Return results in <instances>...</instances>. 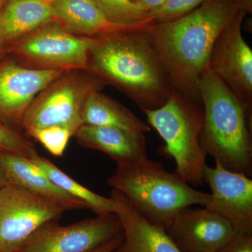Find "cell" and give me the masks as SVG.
I'll return each instance as SVG.
<instances>
[{
    "label": "cell",
    "mask_w": 252,
    "mask_h": 252,
    "mask_svg": "<svg viewBox=\"0 0 252 252\" xmlns=\"http://www.w3.org/2000/svg\"><path fill=\"white\" fill-rule=\"evenodd\" d=\"M8 182L6 180V177L3 173L2 170L0 168V188L4 187V185H7Z\"/></svg>",
    "instance_id": "obj_28"
},
{
    "label": "cell",
    "mask_w": 252,
    "mask_h": 252,
    "mask_svg": "<svg viewBox=\"0 0 252 252\" xmlns=\"http://www.w3.org/2000/svg\"><path fill=\"white\" fill-rule=\"evenodd\" d=\"M53 21L54 15L50 3L6 0L0 9V46H11Z\"/></svg>",
    "instance_id": "obj_17"
},
{
    "label": "cell",
    "mask_w": 252,
    "mask_h": 252,
    "mask_svg": "<svg viewBox=\"0 0 252 252\" xmlns=\"http://www.w3.org/2000/svg\"><path fill=\"white\" fill-rule=\"evenodd\" d=\"M203 179L212 191L204 207L228 220L235 232L252 233V179L217 161L215 167L204 166Z\"/></svg>",
    "instance_id": "obj_11"
},
{
    "label": "cell",
    "mask_w": 252,
    "mask_h": 252,
    "mask_svg": "<svg viewBox=\"0 0 252 252\" xmlns=\"http://www.w3.org/2000/svg\"><path fill=\"white\" fill-rule=\"evenodd\" d=\"M217 252H252V233L235 232Z\"/></svg>",
    "instance_id": "obj_25"
},
{
    "label": "cell",
    "mask_w": 252,
    "mask_h": 252,
    "mask_svg": "<svg viewBox=\"0 0 252 252\" xmlns=\"http://www.w3.org/2000/svg\"><path fill=\"white\" fill-rule=\"evenodd\" d=\"M105 84L88 69L65 71L36 95L23 117L21 129L27 132L48 126H64L74 137L84 124L86 101Z\"/></svg>",
    "instance_id": "obj_6"
},
{
    "label": "cell",
    "mask_w": 252,
    "mask_h": 252,
    "mask_svg": "<svg viewBox=\"0 0 252 252\" xmlns=\"http://www.w3.org/2000/svg\"><path fill=\"white\" fill-rule=\"evenodd\" d=\"M143 112L149 125L163 140L158 152L175 160V173L189 185L203 186L207 156L200 142L204 124L202 102L174 89L162 107Z\"/></svg>",
    "instance_id": "obj_5"
},
{
    "label": "cell",
    "mask_w": 252,
    "mask_h": 252,
    "mask_svg": "<svg viewBox=\"0 0 252 252\" xmlns=\"http://www.w3.org/2000/svg\"><path fill=\"white\" fill-rule=\"evenodd\" d=\"M109 22L114 24H151L147 11L131 0H94Z\"/></svg>",
    "instance_id": "obj_21"
},
{
    "label": "cell",
    "mask_w": 252,
    "mask_h": 252,
    "mask_svg": "<svg viewBox=\"0 0 252 252\" xmlns=\"http://www.w3.org/2000/svg\"><path fill=\"white\" fill-rule=\"evenodd\" d=\"M40 1H45V2L51 3L53 0H40Z\"/></svg>",
    "instance_id": "obj_31"
},
{
    "label": "cell",
    "mask_w": 252,
    "mask_h": 252,
    "mask_svg": "<svg viewBox=\"0 0 252 252\" xmlns=\"http://www.w3.org/2000/svg\"><path fill=\"white\" fill-rule=\"evenodd\" d=\"M245 7L252 9V0H206L178 19L147 26L174 89L201 102L198 82L208 67L214 45L225 26Z\"/></svg>",
    "instance_id": "obj_1"
},
{
    "label": "cell",
    "mask_w": 252,
    "mask_h": 252,
    "mask_svg": "<svg viewBox=\"0 0 252 252\" xmlns=\"http://www.w3.org/2000/svg\"><path fill=\"white\" fill-rule=\"evenodd\" d=\"M148 25L96 37L88 67L125 93L142 112L162 107L175 89L147 31Z\"/></svg>",
    "instance_id": "obj_2"
},
{
    "label": "cell",
    "mask_w": 252,
    "mask_h": 252,
    "mask_svg": "<svg viewBox=\"0 0 252 252\" xmlns=\"http://www.w3.org/2000/svg\"><path fill=\"white\" fill-rule=\"evenodd\" d=\"M50 4L55 21L69 31L91 37H99L147 24L124 26L109 22L94 0H53Z\"/></svg>",
    "instance_id": "obj_18"
},
{
    "label": "cell",
    "mask_w": 252,
    "mask_h": 252,
    "mask_svg": "<svg viewBox=\"0 0 252 252\" xmlns=\"http://www.w3.org/2000/svg\"><path fill=\"white\" fill-rule=\"evenodd\" d=\"M0 168L10 185L58 202L68 210L88 208L85 203L71 196L51 182L32 158L0 152Z\"/></svg>",
    "instance_id": "obj_16"
},
{
    "label": "cell",
    "mask_w": 252,
    "mask_h": 252,
    "mask_svg": "<svg viewBox=\"0 0 252 252\" xmlns=\"http://www.w3.org/2000/svg\"><path fill=\"white\" fill-rule=\"evenodd\" d=\"M74 137L81 147L107 154L117 165L130 163L148 157L144 133L83 124Z\"/></svg>",
    "instance_id": "obj_15"
},
{
    "label": "cell",
    "mask_w": 252,
    "mask_h": 252,
    "mask_svg": "<svg viewBox=\"0 0 252 252\" xmlns=\"http://www.w3.org/2000/svg\"><path fill=\"white\" fill-rule=\"evenodd\" d=\"M106 182L122 193L144 218L165 230L183 209L205 206L211 197L148 157L117 165Z\"/></svg>",
    "instance_id": "obj_4"
},
{
    "label": "cell",
    "mask_w": 252,
    "mask_h": 252,
    "mask_svg": "<svg viewBox=\"0 0 252 252\" xmlns=\"http://www.w3.org/2000/svg\"><path fill=\"white\" fill-rule=\"evenodd\" d=\"M67 207L16 186L0 188V252H17L39 227L58 220Z\"/></svg>",
    "instance_id": "obj_8"
},
{
    "label": "cell",
    "mask_w": 252,
    "mask_h": 252,
    "mask_svg": "<svg viewBox=\"0 0 252 252\" xmlns=\"http://www.w3.org/2000/svg\"><path fill=\"white\" fill-rule=\"evenodd\" d=\"M110 198L124 230L122 241L112 252H182L165 229L144 218L119 190L112 189Z\"/></svg>",
    "instance_id": "obj_14"
},
{
    "label": "cell",
    "mask_w": 252,
    "mask_h": 252,
    "mask_svg": "<svg viewBox=\"0 0 252 252\" xmlns=\"http://www.w3.org/2000/svg\"><path fill=\"white\" fill-rule=\"evenodd\" d=\"M64 72L32 69L15 60L1 63L0 117L16 128H21L23 117L36 95Z\"/></svg>",
    "instance_id": "obj_12"
},
{
    "label": "cell",
    "mask_w": 252,
    "mask_h": 252,
    "mask_svg": "<svg viewBox=\"0 0 252 252\" xmlns=\"http://www.w3.org/2000/svg\"><path fill=\"white\" fill-rule=\"evenodd\" d=\"M6 0H0V9L2 7L3 5L4 4V3L6 2Z\"/></svg>",
    "instance_id": "obj_30"
},
{
    "label": "cell",
    "mask_w": 252,
    "mask_h": 252,
    "mask_svg": "<svg viewBox=\"0 0 252 252\" xmlns=\"http://www.w3.org/2000/svg\"><path fill=\"white\" fill-rule=\"evenodd\" d=\"M252 8H243L217 38L209 69L221 79L247 108L252 107V51L242 34V24Z\"/></svg>",
    "instance_id": "obj_10"
},
{
    "label": "cell",
    "mask_w": 252,
    "mask_h": 252,
    "mask_svg": "<svg viewBox=\"0 0 252 252\" xmlns=\"http://www.w3.org/2000/svg\"><path fill=\"white\" fill-rule=\"evenodd\" d=\"M165 230L182 252H217L235 233L218 214L193 206L179 212Z\"/></svg>",
    "instance_id": "obj_13"
},
{
    "label": "cell",
    "mask_w": 252,
    "mask_h": 252,
    "mask_svg": "<svg viewBox=\"0 0 252 252\" xmlns=\"http://www.w3.org/2000/svg\"><path fill=\"white\" fill-rule=\"evenodd\" d=\"M0 152L33 158L38 154L35 146L23 134L0 122Z\"/></svg>",
    "instance_id": "obj_23"
},
{
    "label": "cell",
    "mask_w": 252,
    "mask_h": 252,
    "mask_svg": "<svg viewBox=\"0 0 252 252\" xmlns=\"http://www.w3.org/2000/svg\"><path fill=\"white\" fill-rule=\"evenodd\" d=\"M83 121L87 125L117 127L135 133L151 130L148 124L125 106L100 91H94L89 96L83 112Z\"/></svg>",
    "instance_id": "obj_19"
},
{
    "label": "cell",
    "mask_w": 252,
    "mask_h": 252,
    "mask_svg": "<svg viewBox=\"0 0 252 252\" xmlns=\"http://www.w3.org/2000/svg\"><path fill=\"white\" fill-rule=\"evenodd\" d=\"M206 0H167L148 14L151 23L175 21L196 9Z\"/></svg>",
    "instance_id": "obj_24"
},
{
    "label": "cell",
    "mask_w": 252,
    "mask_h": 252,
    "mask_svg": "<svg viewBox=\"0 0 252 252\" xmlns=\"http://www.w3.org/2000/svg\"><path fill=\"white\" fill-rule=\"evenodd\" d=\"M95 39L53 21L15 43L9 50L18 63L32 69H88Z\"/></svg>",
    "instance_id": "obj_7"
},
{
    "label": "cell",
    "mask_w": 252,
    "mask_h": 252,
    "mask_svg": "<svg viewBox=\"0 0 252 252\" xmlns=\"http://www.w3.org/2000/svg\"><path fill=\"white\" fill-rule=\"evenodd\" d=\"M32 159L45 172L51 182L71 196L85 203L88 208L91 209L96 215L115 213V205L110 197L102 196L78 183L46 158L37 155Z\"/></svg>",
    "instance_id": "obj_20"
},
{
    "label": "cell",
    "mask_w": 252,
    "mask_h": 252,
    "mask_svg": "<svg viewBox=\"0 0 252 252\" xmlns=\"http://www.w3.org/2000/svg\"><path fill=\"white\" fill-rule=\"evenodd\" d=\"M6 50V48L1 47L0 46V58L2 56L3 54H4V51Z\"/></svg>",
    "instance_id": "obj_29"
},
{
    "label": "cell",
    "mask_w": 252,
    "mask_h": 252,
    "mask_svg": "<svg viewBox=\"0 0 252 252\" xmlns=\"http://www.w3.org/2000/svg\"><path fill=\"white\" fill-rule=\"evenodd\" d=\"M123 238H124V232L113 238L112 240H109L107 243H104V245H101L99 248L90 252H112L113 250H115L118 245L121 243Z\"/></svg>",
    "instance_id": "obj_27"
},
{
    "label": "cell",
    "mask_w": 252,
    "mask_h": 252,
    "mask_svg": "<svg viewBox=\"0 0 252 252\" xmlns=\"http://www.w3.org/2000/svg\"><path fill=\"white\" fill-rule=\"evenodd\" d=\"M124 232L117 214L62 225L50 220L39 227L17 252H90Z\"/></svg>",
    "instance_id": "obj_9"
},
{
    "label": "cell",
    "mask_w": 252,
    "mask_h": 252,
    "mask_svg": "<svg viewBox=\"0 0 252 252\" xmlns=\"http://www.w3.org/2000/svg\"><path fill=\"white\" fill-rule=\"evenodd\" d=\"M43 146L53 156L63 157L72 132L67 127L61 126H51L41 128L32 129L26 132Z\"/></svg>",
    "instance_id": "obj_22"
},
{
    "label": "cell",
    "mask_w": 252,
    "mask_h": 252,
    "mask_svg": "<svg viewBox=\"0 0 252 252\" xmlns=\"http://www.w3.org/2000/svg\"><path fill=\"white\" fill-rule=\"evenodd\" d=\"M131 1L149 13L160 7L167 0H131Z\"/></svg>",
    "instance_id": "obj_26"
},
{
    "label": "cell",
    "mask_w": 252,
    "mask_h": 252,
    "mask_svg": "<svg viewBox=\"0 0 252 252\" xmlns=\"http://www.w3.org/2000/svg\"><path fill=\"white\" fill-rule=\"evenodd\" d=\"M198 91L203 106L202 148L230 171L252 175V109L207 68Z\"/></svg>",
    "instance_id": "obj_3"
}]
</instances>
